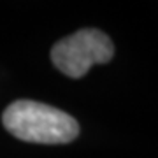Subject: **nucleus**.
<instances>
[{
  "mask_svg": "<svg viewBox=\"0 0 158 158\" xmlns=\"http://www.w3.org/2000/svg\"><path fill=\"white\" fill-rule=\"evenodd\" d=\"M114 56V44L97 28H83L58 40L51 49L53 65L67 77H83L91 65L107 63Z\"/></svg>",
  "mask_w": 158,
  "mask_h": 158,
  "instance_id": "f03ea898",
  "label": "nucleus"
},
{
  "mask_svg": "<svg viewBox=\"0 0 158 158\" xmlns=\"http://www.w3.org/2000/svg\"><path fill=\"white\" fill-rule=\"evenodd\" d=\"M2 121L9 134L37 144H67L79 134V125L70 114L35 100L12 102Z\"/></svg>",
  "mask_w": 158,
  "mask_h": 158,
  "instance_id": "f257e3e1",
  "label": "nucleus"
}]
</instances>
